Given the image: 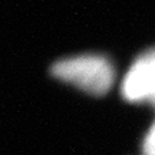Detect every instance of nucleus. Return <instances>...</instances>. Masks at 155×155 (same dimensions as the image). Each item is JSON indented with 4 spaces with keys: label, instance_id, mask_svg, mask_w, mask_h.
I'll return each mask as SVG.
<instances>
[{
    "label": "nucleus",
    "instance_id": "7ed1b4c3",
    "mask_svg": "<svg viewBox=\"0 0 155 155\" xmlns=\"http://www.w3.org/2000/svg\"><path fill=\"white\" fill-rule=\"evenodd\" d=\"M150 102L155 106V95L152 96V99ZM142 152H144V155H155V124L152 125V128L150 129V132L147 134V137L144 139Z\"/></svg>",
    "mask_w": 155,
    "mask_h": 155
},
{
    "label": "nucleus",
    "instance_id": "f03ea898",
    "mask_svg": "<svg viewBox=\"0 0 155 155\" xmlns=\"http://www.w3.org/2000/svg\"><path fill=\"white\" fill-rule=\"evenodd\" d=\"M122 95L129 102L152 99L155 95V48L134 62L122 82Z\"/></svg>",
    "mask_w": 155,
    "mask_h": 155
},
{
    "label": "nucleus",
    "instance_id": "f257e3e1",
    "mask_svg": "<svg viewBox=\"0 0 155 155\" xmlns=\"http://www.w3.org/2000/svg\"><path fill=\"white\" fill-rule=\"evenodd\" d=\"M52 75L92 95H104L114 83V66L105 56L81 55L56 62Z\"/></svg>",
    "mask_w": 155,
    "mask_h": 155
}]
</instances>
